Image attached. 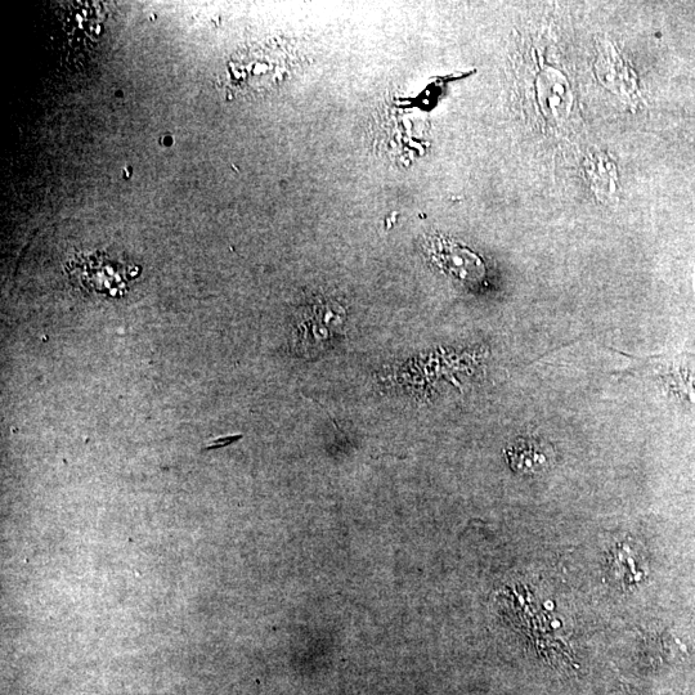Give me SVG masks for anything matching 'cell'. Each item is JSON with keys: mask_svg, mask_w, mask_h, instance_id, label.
Listing matches in <instances>:
<instances>
[{"mask_svg": "<svg viewBox=\"0 0 695 695\" xmlns=\"http://www.w3.org/2000/svg\"><path fill=\"white\" fill-rule=\"evenodd\" d=\"M428 253L433 262L446 275L461 282V284L466 286L479 285L486 277V267H484L483 260L466 246L457 244L446 237L434 236L433 239H430Z\"/></svg>", "mask_w": 695, "mask_h": 695, "instance_id": "1", "label": "cell"}, {"mask_svg": "<svg viewBox=\"0 0 695 695\" xmlns=\"http://www.w3.org/2000/svg\"><path fill=\"white\" fill-rule=\"evenodd\" d=\"M509 464L515 472L535 474L544 472L550 463V452L545 443L535 438H519L506 451Z\"/></svg>", "mask_w": 695, "mask_h": 695, "instance_id": "3", "label": "cell"}, {"mask_svg": "<svg viewBox=\"0 0 695 695\" xmlns=\"http://www.w3.org/2000/svg\"><path fill=\"white\" fill-rule=\"evenodd\" d=\"M344 320L343 308L335 303L317 304L300 322L294 333V345L298 352L315 354L334 338Z\"/></svg>", "mask_w": 695, "mask_h": 695, "instance_id": "2", "label": "cell"}]
</instances>
